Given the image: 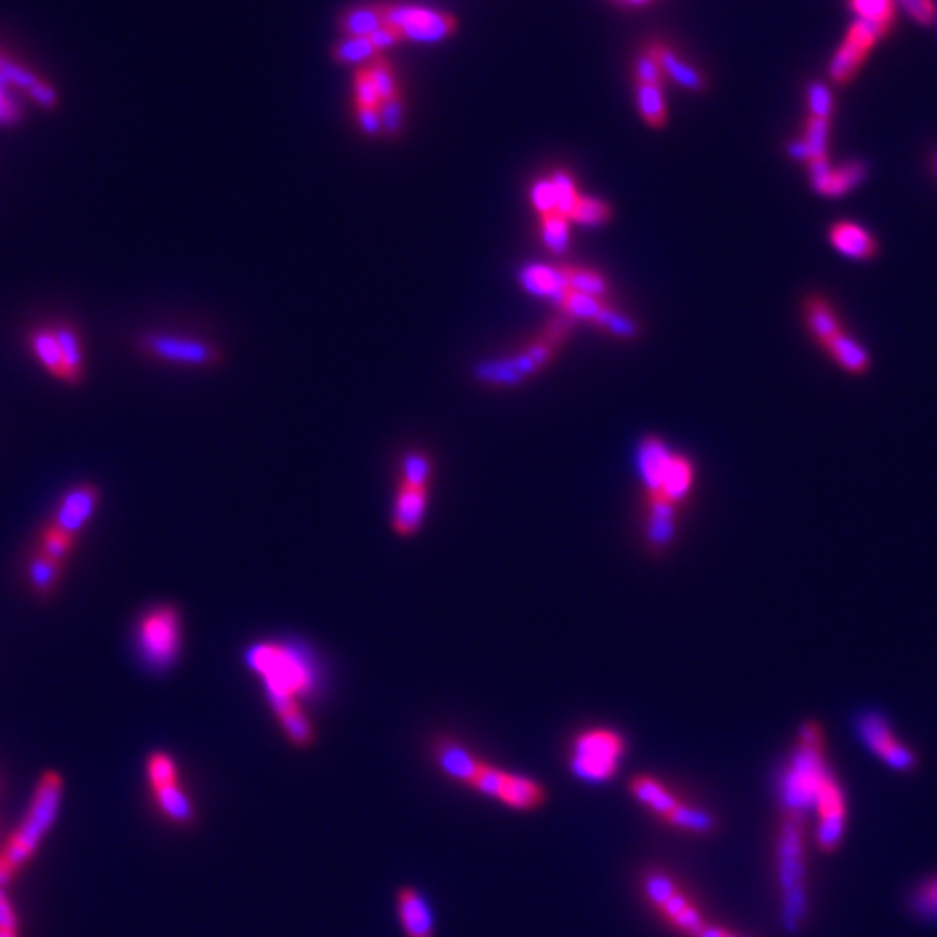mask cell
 Instances as JSON below:
<instances>
[{
    "mask_svg": "<svg viewBox=\"0 0 937 937\" xmlns=\"http://www.w3.org/2000/svg\"><path fill=\"white\" fill-rule=\"evenodd\" d=\"M679 505L662 495H646L644 540L653 553L666 551L677 536Z\"/></svg>",
    "mask_w": 937,
    "mask_h": 937,
    "instance_id": "7c38bea8",
    "label": "cell"
},
{
    "mask_svg": "<svg viewBox=\"0 0 937 937\" xmlns=\"http://www.w3.org/2000/svg\"><path fill=\"white\" fill-rule=\"evenodd\" d=\"M26 573H28V581H30L35 594L41 599H48L56 590V586L63 577V562H56V560L43 555L41 551H35L28 557Z\"/></svg>",
    "mask_w": 937,
    "mask_h": 937,
    "instance_id": "603a6c76",
    "label": "cell"
},
{
    "mask_svg": "<svg viewBox=\"0 0 937 937\" xmlns=\"http://www.w3.org/2000/svg\"><path fill=\"white\" fill-rule=\"evenodd\" d=\"M475 377L484 384H499V386H510V384H521L525 380V375L518 371L514 358H503V360H492V362H482L475 367Z\"/></svg>",
    "mask_w": 937,
    "mask_h": 937,
    "instance_id": "f546056e",
    "label": "cell"
},
{
    "mask_svg": "<svg viewBox=\"0 0 937 937\" xmlns=\"http://www.w3.org/2000/svg\"><path fill=\"white\" fill-rule=\"evenodd\" d=\"M542 241L553 254H564L568 249V219L560 213H549L542 217Z\"/></svg>",
    "mask_w": 937,
    "mask_h": 937,
    "instance_id": "d590c367",
    "label": "cell"
},
{
    "mask_svg": "<svg viewBox=\"0 0 937 937\" xmlns=\"http://www.w3.org/2000/svg\"><path fill=\"white\" fill-rule=\"evenodd\" d=\"M384 24L397 28L403 39L419 43H434L455 33L458 22L451 13H442L414 4H380Z\"/></svg>",
    "mask_w": 937,
    "mask_h": 937,
    "instance_id": "ba28073f",
    "label": "cell"
},
{
    "mask_svg": "<svg viewBox=\"0 0 937 937\" xmlns=\"http://www.w3.org/2000/svg\"><path fill=\"white\" fill-rule=\"evenodd\" d=\"M371 43H373V48H375V52H380V50H386V48H390V46H395V43H399L401 39H403V35L397 30V28H393V26H388V24H384L382 28H377L371 37Z\"/></svg>",
    "mask_w": 937,
    "mask_h": 937,
    "instance_id": "11a10c76",
    "label": "cell"
},
{
    "mask_svg": "<svg viewBox=\"0 0 937 937\" xmlns=\"http://www.w3.org/2000/svg\"><path fill=\"white\" fill-rule=\"evenodd\" d=\"M868 174V167L861 161H850L839 167H831L829 158L809 161V178L813 189L820 195H842L852 191Z\"/></svg>",
    "mask_w": 937,
    "mask_h": 937,
    "instance_id": "5bb4252c",
    "label": "cell"
},
{
    "mask_svg": "<svg viewBox=\"0 0 937 937\" xmlns=\"http://www.w3.org/2000/svg\"><path fill=\"white\" fill-rule=\"evenodd\" d=\"M865 56H868V50H863L861 46L852 43L850 39H844L842 46L837 48V52L831 59V65H829L831 78L837 85H846L859 72V67L863 65Z\"/></svg>",
    "mask_w": 937,
    "mask_h": 937,
    "instance_id": "83f0119b",
    "label": "cell"
},
{
    "mask_svg": "<svg viewBox=\"0 0 937 937\" xmlns=\"http://www.w3.org/2000/svg\"><path fill=\"white\" fill-rule=\"evenodd\" d=\"M933 169H935V174H937V154L933 156Z\"/></svg>",
    "mask_w": 937,
    "mask_h": 937,
    "instance_id": "6125c7cd",
    "label": "cell"
},
{
    "mask_svg": "<svg viewBox=\"0 0 937 937\" xmlns=\"http://www.w3.org/2000/svg\"><path fill=\"white\" fill-rule=\"evenodd\" d=\"M395 913L403 937H436V915L432 902L419 887H397Z\"/></svg>",
    "mask_w": 937,
    "mask_h": 937,
    "instance_id": "8fae6325",
    "label": "cell"
},
{
    "mask_svg": "<svg viewBox=\"0 0 937 937\" xmlns=\"http://www.w3.org/2000/svg\"><path fill=\"white\" fill-rule=\"evenodd\" d=\"M7 87H11L9 80L4 76H0V124H15V121H20L22 111L15 104V100L9 95Z\"/></svg>",
    "mask_w": 937,
    "mask_h": 937,
    "instance_id": "f5cc1de1",
    "label": "cell"
},
{
    "mask_svg": "<svg viewBox=\"0 0 937 937\" xmlns=\"http://www.w3.org/2000/svg\"><path fill=\"white\" fill-rule=\"evenodd\" d=\"M147 779H150V785H152V787H154V785H161V783L178 781L174 759H171L167 753H163V750H154V753L147 757Z\"/></svg>",
    "mask_w": 937,
    "mask_h": 937,
    "instance_id": "7bdbcfd3",
    "label": "cell"
},
{
    "mask_svg": "<svg viewBox=\"0 0 937 937\" xmlns=\"http://www.w3.org/2000/svg\"><path fill=\"white\" fill-rule=\"evenodd\" d=\"M245 664L260 677L269 703L299 701L317 688L315 664L295 644L256 642L247 646Z\"/></svg>",
    "mask_w": 937,
    "mask_h": 937,
    "instance_id": "6da1fadb",
    "label": "cell"
},
{
    "mask_svg": "<svg viewBox=\"0 0 937 937\" xmlns=\"http://www.w3.org/2000/svg\"><path fill=\"white\" fill-rule=\"evenodd\" d=\"M573 323H575V319H570L568 315L560 312L557 317H553V319L544 325L540 338L547 341V343H551L553 347H560V345L568 338V334H570V330H573Z\"/></svg>",
    "mask_w": 937,
    "mask_h": 937,
    "instance_id": "681fc988",
    "label": "cell"
},
{
    "mask_svg": "<svg viewBox=\"0 0 937 937\" xmlns=\"http://www.w3.org/2000/svg\"><path fill=\"white\" fill-rule=\"evenodd\" d=\"M826 349V354L848 373H863L870 367V356L863 349L861 343H857L852 336H848L846 332H839L837 336H833L829 343L822 345Z\"/></svg>",
    "mask_w": 937,
    "mask_h": 937,
    "instance_id": "7402d4cb",
    "label": "cell"
},
{
    "mask_svg": "<svg viewBox=\"0 0 937 937\" xmlns=\"http://www.w3.org/2000/svg\"><path fill=\"white\" fill-rule=\"evenodd\" d=\"M356 115H358V124L362 128L364 134L375 137L382 132V117H380V108L373 106H356Z\"/></svg>",
    "mask_w": 937,
    "mask_h": 937,
    "instance_id": "db71d44e",
    "label": "cell"
},
{
    "mask_svg": "<svg viewBox=\"0 0 937 937\" xmlns=\"http://www.w3.org/2000/svg\"><path fill=\"white\" fill-rule=\"evenodd\" d=\"M0 937H17V930H0Z\"/></svg>",
    "mask_w": 937,
    "mask_h": 937,
    "instance_id": "91938a15",
    "label": "cell"
},
{
    "mask_svg": "<svg viewBox=\"0 0 937 937\" xmlns=\"http://www.w3.org/2000/svg\"><path fill=\"white\" fill-rule=\"evenodd\" d=\"M100 501V490L93 484H76L72 486L59 501V508L52 516V525L76 536L91 518Z\"/></svg>",
    "mask_w": 937,
    "mask_h": 937,
    "instance_id": "4fadbf2b",
    "label": "cell"
},
{
    "mask_svg": "<svg viewBox=\"0 0 937 937\" xmlns=\"http://www.w3.org/2000/svg\"><path fill=\"white\" fill-rule=\"evenodd\" d=\"M28 345L35 354V358L59 380L65 382V367H63V356H61V347L59 341L52 332V325L48 328H35L28 334Z\"/></svg>",
    "mask_w": 937,
    "mask_h": 937,
    "instance_id": "d4e9b609",
    "label": "cell"
},
{
    "mask_svg": "<svg viewBox=\"0 0 937 937\" xmlns=\"http://www.w3.org/2000/svg\"><path fill=\"white\" fill-rule=\"evenodd\" d=\"M154 796L165 816L178 824H187L193 820V805L187 794L178 787V781L154 785Z\"/></svg>",
    "mask_w": 937,
    "mask_h": 937,
    "instance_id": "4316f807",
    "label": "cell"
},
{
    "mask_svg": "<svg viewBox=\"0 0 937 937\" xmlns=\"http://www.w3.org/2000/svg\"><path fill=\"white\" fill-rule=\"evenodd\" d=\"M850 11L861 20H889L894 22V0H850Z\"/></svg>",
    "mask_w": 937,
    "mask_h": 937,
    "instance_id": "ee69618b",
    "label": "cell"
},
{
    "mask_svg": "<svg viewBox=\"0 0 937 937\" xmlns=\"http://www.w3.org/2000/svg\"><path fill=\"white\" fill-rule=\"evenodd\" d=\"M338 26L347 37H371L377 28L384 26L382 7L380 4L354 7L341 15Z\"/></svg>",
    "mask_w": 937,
    "mask_h": 937,
    "instance_id": "484cf974",
    "label": "cell"
},
{
    "mask_svg": "<svg viewBox=\"0 0 937 937\" xmlns=\"http://www.w3.org/2000/svg\"><path fill=\"white\" fill-rule=\"evenodd\" d=\"M857 731L863 740V744L881 759L885 761L889 768L907 772L911 768H915L917 759L913 755V750L909 746H904L891 731L889 722L876 714V711H865L859 716L857 720Z\"/></svg>",
    "mask_w": 937,
    "mask_h": 937,
    "instance_id": "30bf717a",
    "label": "cell"
},
{
    "mask_svg": "<svg viewBox=\"0 0 937 937\" xmlns=\"http://www.w3.org/2000/svg\"><path fill=\"white\" fill-rule=\"evenodd\" d=\"M909 907L917 920H926V922L937 920V874L915 885V889L909 896Z\"/></svg>",
    "mask_w": 937,
    "mask_h": 937,
    "instance_id": "d6a6232c",
    "label": "cell"
},
{
    "mask_svg": "<svg viewBox=\"0 0 937 937\" xmlns=\"http://www.w3.org/2000/svg\"><path fill=\"white\" fill-rule=\"evenodd\" d=\"M603 308V301L577 291H566V295L560 301V310L564 315H568L570 319H586V321H594V317L599 315V310Z\"/></svg>",
    "mask_w": 937,
    "mask_h": 937,
    "instance_id": "8d00e7d4",
    "label": "cell"
},
{
    "mask_svg": "<svg viewBox=\"0 0 937 937\" xmlns=\"http://www.w3.org/2000/svg\"><path fill=\"white\" fill-rule=\"evenodd\" d=\"M627 753V740L609 727L579 731L568 748V770L583 783H607L616 776Z\"/></svg>",
    "mask_w": 937,
    "mask_h": 937,
    "instance_id": "3957f363",
    "label": "cell"
},
{
    "mask_svg": "<svg viewBox=\"0 0 937 937\" xmlns=\"http://www.w3.org/2000/svg\"><path fill=\"white\" fill-rule=\"evenodd\" d=\"M52 332L59 341L63 367H65V382L78 384L82 380V343L78 336V330L67 321L52 323Z\"/></svg>",
    "mask_w": 937,
    "mask_h": 937,
    "instance_id": "44dd1931",
    "label": "cell"
},
{
    "mask_svg": "<svg viewBox=\"0 0 937 937\" xmlns=\"http://www.w3.org/2000/svg\"><path fill=\"white\" fill-rule=\"evenodd\" d=\"M432 460L427 453H423L421 449H412L401 458V484L408 486H419V488H429L432 484Z\"/></svg>",
    "mask_w": 937,
    "mask_h": 937,
    "instance_id": "1f68e13d",
    "label": "cell"
},
{
    "mask_svg": "<svg viewBox=\"0 0 937 937\" xmlns=\"http://www.w3.org/2000/svg\"><path fill=\"white\" fill-rule=\"evenodd\" d=\"M551 184H553V193H555V213H560V215H564L568 219L570 210L575 208V204L579 200L570 174L564 171V169L553 171Z\"/></svg>",
    "mask_w": 937,
    "mask_h": 937,
    "instance_id": "60d3db41",
    "label": "cell"
},
{
    "mask_svg": "<svg viewBox=\"0 0 937 937\" xmlns=\"http://www.w3.org/2000/svg\"><path fill=\"white\" fill-rule=\"evenodd\" d=\"M807 102L811 108V117L829 119L833 113V93L824 82H811L807 89Z\"/></svg>",
    "mask_w": 937,
    "mask_h": 937,
    "instance_id": "bcb514c9",
    "label": "cell"
},
{
    "mask_svg": "<svg viewBox=\"0 0 937 937\" xmlns=\"http://www.w3.org/2000/svg\"><path fill=\"white\" fill-rule=\"evenodd\" d=\"M364 67H367V72H369V76H371V80H373V85H375V89H377L382 102L397 98V80H395V74H393L388 61L375 56V59H373L369 65H364Z\"/></svg>",
    "mask_w": 937,
    "mask_h": 937,
    "instance_id": "b9f144b4",
    "label": "cell"
},
{
    "mask_svg": "<svg viewBox=\"0 0 937 937\" xmlns=\"http://www.w3.org/2000/svg\"><path fill=\"white\" fill-rule=\"evenodd\" d=\"M63 794V779L59 772L48 770L39 776L30 807L0 850V887L13 881L24 863L35 855L39 842L52 826Z\"/></svg>",
    "mask_w": 937,
    "mask_h": 937,
    "instance_id": "7a4b0ae2",
    "label": "cell"
},
{
    "mask_svg": "<svg viewBox=\"0 0 937 937\" xmlns=\"http://www.w3.org/2000/svg\"><path fill=\"white\" fill-rule=\"evenodd\" d=\"M829 239L839 254L855 260H870L878 249L872 232L855 221H835L829 230Z\"/></svg>",
    "mask_w": 937,
    "mask_h": 937,
    "instance_id": "e0dca14e",
    "label": "cell"
},
{
    "mask_svg": "<svg viewBox=\"0 0 937 937\" xmlns=\"http://www.w3.org/2000/svg\"><path fill=\"white\" fill-rule=\"evenodd\" d=\"M332 56L345 65H358L375 56V48L369 37H345L332 48Z\"/></svg>",
    "mask_w": 937,
    "mask_h": 937,
    "instance_id": "e575fe53",
    "label": "cell"
},
{
    "mask_svg": "<svg viewBox=\"0 0 937 937\" xmlns=\"http://www.w3.org/2000/svg\"><path fill=\"white\" fill-rule=\"evenodd\" d=\"M380 117H382V132H386L388 137H395L401 130V121H403V102L401 98H393L380 104Z\"/></svg>",
    "mask_w": 937,
    "mask_h": 937,
    "instance_id": "7dc6e473",
    "label": "cell"
},
{
    "mask_svg": "<svg viewBox=\"0 0 937 937\" xmlns=\"http://www.w3.org/2000/svg\"><path fill=\"white\" fill-rule=\"evenodd\" d=\"M523 288L538 297H549L560 306L562 297L568 291L566 278L562 267H549V265H525L518 275Z\"/></svg>",
    "mask_w": 937,
    "mask_h": 937,
    "instance_id": "ac0fdd59",
    "label": "cell"
},
{
    "mask_svg": "<svg viewBox=\"0 0 937 937\" xmlns=\"http://www.w3.org/2000/svg\"><path fill=\"white\" fill-rule=\"evenodd\" d=\"M76 542V536L59 529L56 525H46L39 534V547L37 551H41L43 555L56 560V562H65V557L72 553Z\"/></svg>",
    "mask_w": 937,
    "mask_h": 937,
    "instance_id": "836d02e7",
    "label": "cell"
},
{
    "mask_svg": "<svg viewBox=\"0 0 937 937\" xmlns=\"http://www.w3.org/2000/svg\"><path fill=\"white\" fill-rule=\"evenodd\" d=\"M638 111L644 117V121L653 128H662L666 124V102L664 91L657 85H638L636 89Z\"/></svg>",
    "mask_w": 937,
    "mask_h": 937,
    "instance_id": "f1b7e54d",
    "label": "cell"
},
{
    "mask_svg": "<svg viewBox=\"0 0 937 937\" xmlns=\"http://www.w3.org/2000/svg\"><path fill=\"white\" fill-rule=\"evenodd\" d=\"M631 798L664 824L685 831L690 835H709L716 820L709 811L683 803L662 779L651 774H636L627 785Z\"/></svg>",
    "mask_w": 937,
    "mask_h": 937,
    "instance_id": "277c9868",
    "label": "cell"
},
{
    "mask_svg": "<svg viewBox=\"0 0 937 937\" xmlns=\"http://www.w3.org/2000/svg\"><path fill=\"white\" fill-rule=\"evenodd\" d=\"M39 106H43V108H54L56 106V91H54V87L52 85H48L46 80H41L30 93H28Z\"/></svg>",
    "mask_w": 937,
    "mask_h": 937,
    "instance_id": "9f6ffc18",
    "label": "cell"
},
{
    "mask_svg": "<svg viewBox=\"0 0 937 937\" xmlns=\"http://www.w3.org/2000/svg\"><path fill=\"white\" fill-rule=\"evenodd\" d=\"M640 894L657 917L683 937H698L709 924L675 876L662 868H649L642 872Z\"/></svg>",
    "mask_w": 937,
    "mask_h": 937,
    "instance_id": "5b68a950",
    "label": "cell"
},
{
    "mask_svg": "<svg viewBox=\"0 0 937 937\" xmlns=\"http://www.w3.org/2000/svg\"><path fill=\"white\" fill-rule=\"evenodd\" d=\"M269 705L275 711V718L280 720V727L293 746L308 748L315 744V727L301 709L299 701H275Z\"/></svg>",
    "mask_w": 937,
    "mask_h": 937,
    "instance_id": "d6986e66",
    "label": "cell"
},
{
    "mask_svg": "<svg viewBox=\"0 0 937 937\" xmlns=\"http://www.w3.org/2000/svg\"><path fill=\"white\" fill-rule=\"evenodd\" d=\"M612 217L609 204L596 200V197H579L575 208L568 215V221L581 223V226H599Z\"/></svg>",
    "mask_w": 937,
    "mask_h": 937,
    "instance_id": "74e56055",
    "label": "cell"
},
{
    "mask_svg": "<svg viewBox=\"0 0 937 937\" xmlns=\"http://www.w3.org/2000/svg\"><path fill=\"white\" fill-rule=\"evenodd\" d=\"M649 52L655 56V61L659 63L662 72L668 74V76H670L675 82H679L683 89L701 91V89L705 87V78H703V74H701L696 67H692V65H688L685 61H681V59L677 56V52L670 50L668 46H664V43H651V46H649Z\"/></svg>",
    "mask_w": 937,
    "mask_h": 937,
    "instance_id": "ffe728a7",
    "label": "cell"
},
{
    "mask_svg": "<svg viewBox=\"0 0 937 937\" xmlns=\"http://www.w3.org/2000/svg\"><path fill=\"white\" fill-rule=\"evenodd\" d=\"M139 345L150 356L165 360V362H178L189 367H210L221 360V351L204 341L197 338H184L174 334H154L147 332L139 338Z\"/></svg>",
    "mask_w": 937,
    "mask_h": 937,
    "instance_id": "9c48e42d",
    "label": "cell"
},
{
    "mask_svg": "<svg viewBox=\"0 0 937 937\" xmlns=\"http://www.w3.org/2000/svg\"><path fill=\"white\" fill-rule=\"evenodd\" d=\"M826 139H829V119L809 117V121L805 126V134H803V141H805L807 154H809L807 163L829 158L826 156Z\"/></svg>",
    "mask_w": 937,
    "mask_h": 937,
    "instance_id": "ab89813d",
    "label": "cell"
},
{
    "mask_svg": "<svg viewBox=\"0 0 937 937\" xmlns=\"http://www.w3.org/2000/svg\"><path fill=\"white\" fill-rule=\"evenodd\" d=\"M0 930H17V917L11 909L9 898L2 891V887H0Z\"/></svg>",
    "mask_w": 937,
    "mask_h": 937,
    "instance_id": "6f0895ef",
    "label": "cell"
},
{
    "mask_svg": "<svg viewBox=\"0 0 937 937\" xmlns=\"http://www.w3.org/2000/svg\"><path fill=\"white\" fill-rule=\"evenodd\" d=\"M625 2H629V4H642V2H646V0H625Z\"/></svg>",
    "mask_w": 937,
    "mask_h": 937,
    "instance_id": "94428289",
    "label": "cell"
},
{
    "mask_svg": "<svg viewBox=\"0 0 937 937\" xmlns=\"http://www.w3.org/2000/svg\"><path fill=\"white\" fill-rule=\"evenodd\" d=\"M698 937H740V935H735V933H731L718 924H707Z\"/></svg>",
    "mask_w": 937,
    "mask_h": 937,
    "instance_id": "680465c9",
    "label": "cell"
},
{
    "mask_svg": "<svg viewBox=\"0 0 937 937\" xmlns=\"http://www.w3.org/2000/svg\"><path fill=\"white\" fill-rule=\"evenodd\" d=\"M137 642L143 662L154 670H165L178 659L180 614L174 605L147 609L137 627Z\"/></svg>",
    "mask_w": 937,
    "mask_h": 937,
    "instance_id": "52a82bcc",
    "label": "cell"
},
{
    "mask_svg": "<svg viewBox=\"0 0 937 937\" xmlns=\"http://www.w3.org/2000/svg\"><path fill=\"white\" fill-rule=\"evenodd\" d=\"M568 291H577L590 297H605L607 295V282L603 280L601 273L592 271V269H581V267H570V265H562Z\"/></svg>",
    "mask_w": 937,
    "mask_h": 937,
    "instance_id": "4dcf8cb0",
    "label": "cell"
},
{
    "mask_svg": "<svg viewBox=\"0 0 937 937\" xmlns=\"http://www.w3.org/2000/svg\"><path fill=\"white\" fill-rule=\"evenodd\" d=\"M468 787L518 813H534L542 809L549 798L540 781L497 768L488 761H482Z\"/></svg>",
    "mask_w": 937,
    "mask_h": 937,
    "instance_id": "8992f818",
    "label": "cell"
},
{
    "mask_svg": "<svg viewBox=\"0 0 937 937\" xmlns=\"http://www.w3.org/2000/svg\"><path fill=\"white\" fill-rule=\"evenodd\" d=\"M900 4L920 24H933L937 17V7L933 0H900Z\"/></svg>",
    "mask_w": 937,
    "mask_h": 937,
    "instance_id": "816d5d0a",
    "label": "cell"
},
{
    "mask_svg": "<svg viewBox=\"0 0 937 937\" xmlns=\"http://www.w3.org/2000/svg\"><path fill=\"white\" fill-rule=\"evenodd\" d=\"M805 323L807 330L813 334V338L824 345L833 336H837L842 330V323L837 321L833 308L822 297H809L805 304Z\"/></svg>",
    "mask_w": 937,
    "mask_h": 937,
    "instance_id": "cb8c5ba5",
    "label": "cell"
},
{
    "mask_svg": "<svg viewBox=\"0 0 937 937\" xmlns=\"http://www.w3.org/2000/svg\"><path fill=\"white\" fill-rule=\"evenodd\" d=\"M636 78L638 85H657L662 87L664 80V72L659 67V63L655 61V56L646 50L636 59Z\"/></svg>",
    "mask_w": 937,
    "mask_h": 937,
    "instance_id": "c3c4849f",
    "label": "cell"
},
{
    "mask_svg": "<svg viewBox=\"0 0 937 937\" xmlns=\"http://www.w3.org/2000/svg\"><path fill=\"white\" fill-rule=\"evenodd\" d=\"M427 499H429V488L408 486L399 482L395 503H393V514H390V525L397 536L410 538L421 529L427 510Z\"/></svg>",
    "mask_w": 937,
    "mask_h": 937,
    "instance_id": "9a60e30c",
    "label": "cell"
},
{
    "mask_svg": "<svg viewBox=\"0 0 937 937\" xmlns=\"http://www.w3.org/2000/svg\"><path fill=\"white\" fill-rule=\"evenodd\" d=\"M531 204L540 213V217L555 213V193L551 180H538L531 187Z\"/></svg>",
    "mask_w": 937,
    "mask_h": 937,
    "instance_id": "f907efd6",
    "label": "cell"
},
{
    "mask_svg": "<svg viewBox=\"0 0 937 937\" xmlns=\"http://www.w3.org/2000/svg\"><path fill=\"white\" fill-rule=\"evenodd\" d=\"M592 323L599 325V328H603L605 332L618 336V338H633V336H638V332H640L633 319H629L627 315H620L618 310H614V308H609V306H603V308L599 310V315L594 317Z\"/></svg>",
    "mask_w": 937,
    "mask_h": 937,
    "instance_id": "f35d334b",
    "label": "cell"
},
{
    "mask_svg": "<svg viewBox=\"0 0 937 937\" xmlns=\"http://www.w3.org/2000/svg\"><path fill=\"white\" fill-rule=\"evenodd\" d=\"M434 759L445 776L466 787L482 763V759H477L462 742L453 737H438L434 742Z\"/></svg>",
    "mask_w": 937,
    "mask_h": 937,
    "instance_id": "2e32d148",
    "label": "cell"
},
{
    "mask_svg": "<svg viewBox=\"0 0 937 937\" xmlns=\"http://www.w3.org/2000/svg\"><path fill=\"white\" fill-rule=\"evenodd\" d=\"M354 95H356V106L380 108V104H382L380 93H377L367 67H358L354 74Z\"/></svg>",
    "mask_w": 937,
    "mask_h": 937,
    "instance_id": "f6af8a7d",
    "label": "cell"
}]
</instances>
